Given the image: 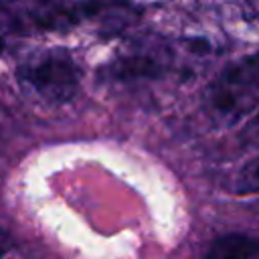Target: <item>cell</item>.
I'll list each match as a JSON object with an SVG mask.
<instances>
[{
    "label": "cell",
    "instance_id": "5b68a950",
    "mask_svg": "<svg viewBox=\"0 0 259 259\" xmlns=\"http://www.w3.org/2000/svg\"><path fill=\"white\" fill-rule=\"evenodd\" d=\"M237 192L239 194H257L259 192V156L251 158L237 174Z\"/></svg>",
    "mask_w": 259,
    "mask_h": 259
},
{
    "label": "cell",
    "instance_id": "52a82bcc",
    "mask_svg": "<svg viewBox=\"0 0 259 259\" xmlns=\"http://www.w3.org/2000/svg\"><path fill=\"white\" fill-rule=\"evenodd\" d=\"M4 53V38H2V34H0V55Z\"/></svg>",
    "mask_w": 259,
    "mask_h": 259
},
{
    "label": "cell",
    "instance_id": "277c9868",
    "mask_svg": "<svg viewBox=\"0 0 259 259\" xmlns=\"http://www.w3.org/2000/svg\"><path fill=\"white\" fill-rule=\"evenodd\" d=\"M162 73V67L150 57H123L111 65V77L119 81L154 79Z\"/></svg>",
    "mask_w": 259,
    "mask_h": 259
},
{
    "label": "cell",
    "instance_id": "6da1fadb",
    "mask_svg": "<svg viewBox=\"0 0 259 259\" xmlns=\"http://www.w3.org/2000/svg\"><path fill=\"white\" fill-rule=\"evenodd\" d=\"M79 67L59 51L38 53L28 57L18 67V81L51 103H65L79 89Z\"/></svg>",
    "mask_w": 259,
    "mask_h": 259
},
{
    "label": "cell",
    "instance_id": "3957f363",
    "mask_svg": "<svg viewBox=\"0 0 259 259\" xmlns=\"http://www.w3.org/2000/svg\"><path fill=\"white\" fill-rule=\"evenodd\" d=\"M259 253V239L245 233H227L217 237L202 259H251Z\"/></svg>",
    "mask_w": 259,
    "mask_h": 259
},
{
    "label": "cell",
    "instance_id": "ba28073f",
    "mask_svg": "<svg viewBox=\"0 0 259 259\" xmlns=\"http://www.w3.org/2000/svg\"><path fill=\"white\" fill-rule=\"evenodd\" d=\"M36 2H53V0H36Z\"/></svg>",
    "mask_w": 259,
    "mask_h": 259
},
{
    "label": "cell",
    "instance_id": "8992f818",
    "mask_svg": "<svg viewBox=\"0 0 259 259\" xmlns=\"http://www.w3.org/2000/svg\"><path fill=\"white\" fill-rule=\"evenodd\" d=\"M12 245H14V241H12L10 233H8V231H4V229L0 227V257H4L6 253H10Z\"/></svg>",
    "mask_w": 259,
    "mask_h": 259
},
{
    "label": "cell",
    "instance_id": "7a4b0ae2",
    "mask_svg": "<svg viewBox=\"0 0 259 259\" xmlns=\"http://www.w3.org/2000/svg\"><path fill=\"white\" fill-rule=\"evenodd\" d=\"M208 105L227 119H237L259 105V57L223 71L208 87Z\"/></svg>",
    "mask_w": 259,
    "mask_h": 259
}]
</instances>
